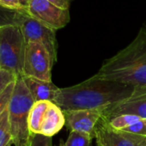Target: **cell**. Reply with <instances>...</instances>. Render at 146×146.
I'll use <instances>...</instances> for the list:
<instances>
[{
    "label": "cell",
    "mask_w": 146,
    "mask_h": 146,
    "mask_svg": "<svg viewBox=\"0 0 146 146\" xmlns=\"http://www.w3.org/2000/svg\"><path fill=\"white\" fill-rule=\"evenodd\" d=\"M135 87L97 78L96 75L71 87L58 89L53 103L62 111L105 108L130 97Z\"/></svg>",
    "instance_id": "cell-1"
},
{
    "label": "cell",
    "mask_w": 146,
    "mask_h": 146,
    "mask_svg": "<svg viewBox=\"0 0 146 146\" xmlns=\"http://www.w3.org/2000/svg\"><path fill=\"white\" fill-rule=\"evenodd\" d=\"M96 76L135 88L146 87V24L127 46L104 61Z\"/></svg>",
    "instance_id": "cell-2"
},
{
    "label": "cell",
    "mask_w": 146,
    "mask_h": 146,
    "mask_svg": "<svg viewBox=\"0 0 146 146\" xmlns=\"http://www.w3.org/2000/svg\"><path fill=\"white\" fill-rule=\"evenodd\" d=\"M35 102L23 77L18 76L8 106L10 131L14 146H30L33 134L29 127V116Z\"/></svg>",
    "instance_id": "cell-3"
},
{
    "label": "cell",
    "mask_w": 146,
    "mask_h": 146,
    "mask_svg": "<svg viewBox=\"0 0 146 146\" xmlns=\"http://www.w3.org/2000/svg\"><path fill=\"white\" fill-rule=\"evenodd\" d=\"M27 43L18 25L0 29V69L23 76Z\"/></svg>",
    "instance_id": "cell-4"
},
{
    "label": "cell",
    "mask_w": 146,
    "mask_h": 146,
    "mask_svg": "<svg viewBox=\"0 0 146 146\" xmlns=\"http://www.w3.org/2000/svg\"><path fill=\"white\" fill-rule=\"evenodd\" d=\"M54 64L46 48L37 42L26 46L23 76L52 82V68Z\"/></svg>",
    "instance_id": "cell-5"
},
{
    "label": "cell",
    "mask_w": 146,
    "mask_h": 146,
    "mask_svg": "<svg viewBox=\"0 0 146 146\" xmlns=\"http://www.w3.org/2000/svg\"><path fill=\"white\" fill-rule=\"evenodd\" d=\"M27 11L30 17L56 31L64 28L70 20L69 10L60 8L48 0H31Z\"/></svg>",
    "instance_id": "cell-6"
},
{
    "label": "cell",
    "mask_w": 146,
    "mask_h": 146,
    "mask_svg": "<svg viewBox=\"0 0 146 146\" xmlns=\"http://www.w3.org/2000/svg\"><path fill=\"white\" fill-rule=\"evenodd\" d=\"M20 28L27 44L29 42H37L43 45L50 53L54 63L57 61L56 30L33 18L29 14L24 17Z\"/></svg>",
    "instance_id": "cell-7"
},
{
    "label": "cell",
    "mask_w": 146,
    "mask_h": 146,
    "mask_svg": "<svg viewBox=\"0 0 146 146\" xmlns=\"http://www.w3.org/2000/svg\"><path fill=\"white\" fill-rule=\"evenodd\" d=\"M124 114L146 119V87L136 88L130 97L103 108L101 119L107 120Z\"/></svg>",
    "instance_id": "cell-8"
},
{
    "label": "cell",
    "mask_w": 146,
    "mask_h": 146,
    "mask_svg": "<svg viewBox=\"0 0 146 146\" xmlns=\"http://www.w3.org/2000/svg\"><path fill=\"white\" fill-rule=\"evenodd\" d=\"M102 109L63 111L65 118V125L70 131L87 133L95 138L97 125L102 119Z\"/></svg>",
    "instance_id": "cell-9"
},
{
    "label": "cell",
    "mask_w": 146,
    "mask_h": 146,
    "mask_svg": "<svg viewBox=\"0 0 146 146\" xmlns=\"http://www.w3.org/2000/svg\"><path fill=\"white\" fill-rule=\"evenodd\" d=\"M95 138L98 146H142L146 142V137L113 129L101 121L97 125Z\"/></svg>",
    "instance_id": "cell-10"
},
{
    "label": "cell",
    "mask_w": 146,
    "mask_h": 146,
    "mask_svg": "<svg viewBox=\"0 0 146 146\" xmlns=\"http://www.w3.org/2000/svg\"><path fill=\"white\" fill-rule=\"evenodd\" d=\"M35 102L49 101L53 102L58 88L52 82L40 80L35 78L22 76Z\"/></svg>",
    "instance_id": "cell-11"
},
{
    "label": "cell",
    "mask_w": 146,
    "mask_h": 146,
    "mask_svg": "<svg viewBox=\"0 0 146 146\" xmlns=\"http://www.w3.org/2000/svg\"><path fill=\"white\" fill-rule=\"evenodd\" d=\"M64 125L65 118L64 112L55 103L51 102L44 114L40 134L52 137L57 134Z\"/></svg>",
    "instance_id": "cell-12"
},
{
    "label": "cell",
    "mask_w": 146,
    "mask_h": 146,
    "mask_svg": "<svg viewBox=\"0 0 146 146\" xmlns=\"http://www.w3.org/2000/svg\"><path fill=\"white\" fill-rule=\"evenodd\" d=\"M52 102L40 101L34 103L29 116V127L32 134H40L44 114Z\"/></svg>",
    "instance_id": "cell-13"
},
{
    "label": "cell",
    "mask_w": 146,
    "mask_h": 146,
    "mask_svg": "<svg viewBox=\"0 0 146 146\" xmlns=\"http://www.w3.org/2000/svg\"><path fill=\"white\" fill-rule=\"evenodd\" d=\"M29 12L26 10H14L0 5V29L10 26H20L23 19Z\"/></svg>",
    "instance_id": "cell-14"
},
{
    "label": "cell",
    "mask_w": 146,
    "mask_h": 146,
    "mask_svg": "<svg viewBox=\"0 0 146 146\" xmlns=\"http://www.w3.org/2000/svg\"><path fill=\"white\" fill-rule=\"evenodd\" d=\"M93 137L84 132L70 131L64 146H90Z\"/></svg>",
    "instance_id": "cell-15"
},
{
    "label": "cell",
    "mask_w": 146,
    "mask_h": 146,
    "mask_svg": "<svg viewBox=\"0 0 146 146\" xmlns=\"http://www.w3.org/2000/svg\"><path fill=\"white\" fill-rule=\"evenodd\" d=\"M12 142L8 119V108L0 116V146H6Z\"/></svg>",
    "instance_id": "cell-16"
},
{
    "label": "cell",
    "mask_w": 146,
    "mask_h": 146,
    "mask_svg": "<svg viewBox=\"0 0 146 146\" xmlns=\"http://www.w3.org/2000/svg\"><path fill=\"white\" fill-rule=\"evenodd\" d=\"M121 131L137 136L146 137V119L140 118Z\"/></svg>",
    "instance_id": "cell-17"
},
{
    "label": "cell",
    "mask_w": 146,
    "mask_h": 146,
    "mask_svg": "<svg viewBox=\"0 0 146 146\" xmlns=\"http://www.w3.org/2000/svg\"><path fill=\"white\" fill-rule=\"evenodd\" d=\"M16 81L10 84L8 87L3 91V93L0 95V116L3 114V113L8 108L10 101L11 99L14 88H15Z\"/></svg>",
    "instance_id": "cell-18"
},
{
    "label": "cell",
    "mask_w": 146,
    "mask_h": 146,
    "mask_svg": "<svg viewBox=\"0 0 146 146\" xmlns=\"http://www.w3.org/2000/svg\"><path fill=\"white\" fill-rule=\"evenodd\" d=\"M17 76L14 73L0 69V95L8 87V85L17 80Z\"/></svg>",
    "instance_id": "cell-19"
},
{
    "label": "cell",
    "mask_w": 146,
    "mask_h": 146,
    "mask_svg": "<svg viewBox=\"0 0 146 146\" xmlns=\"http://www.w3.org/2000/svg\"><path fill=\"white\" fill-rule=\"evenodd\" d=\"M30 146H52V137L42 134H33Z\"/></svg>",
    "instance_id": "cell-20"
},
{
    "label": "cell",
    "mask_w": 146,
    "mask_h": 146,
    "mask_svg": "<svg viewBox=\"0 0 146 146\" xmlns=\"http://www.w3.org/2000/svg\"><path fill=\"white\" fill-rule=\"evenodd\" d=\"M0 5L14 10H23L21 6L20 0H0Z\"/></svg>",
    "instance_id": "cell-21"
},
{
    "label": "cell",
    "mask_w": 146,
    "mask_h": 146,
    "mask_svg": "<svg viewBox=\"0 0 146 146\" xmlns=\"http://www.w3.org/2000/svg\"><path fill=\"white\" fill-rule=\"evenodd\" d=\"M48 1H50L51 3H52L53 5H55L60 8L69 10L70 4L72 3L73 0H48Z\"/></svg>",
    "instance_id": "cell-22"
},
{
    "label": "cell",
    "mask_w": 146,
    "mask_h": 146,
    "mask_svg": "<svg viewBox=\"0 0 146 146\" xmlns=\"http://www.w3.org/2000/svg\"><path fill=\"white\" fill-rule=\"evenodd\" d=\"M31 2V0H20V4H21V6L23 10H28V7H29V3Z\"/></svg>",
    "instance_id": "cell-23"
},
{
    "label": "cell",
    "mask_w": 146,
    "mask_h": 146,
    "mask_svg": "<svg viewBox=\"0 0 146 146\" xmlns=\"http://www.w3.org/2000/svg\"><path fill=\"white\" fill-rule=\"evenodd\" d=\"M11 144H13V143L12 142H11V143H9L6 146H11Z\"/></svg>",
    "instance_id": "cell-24"
},
{
    "label": "cell",
    "mask_w": 146,
    "mask_h": 146,
    "mask_svg": "<svg viewBox=\"0 0 146 146\" xmlns=\"http://www.w3.org/2000/svg\"><path fill=\"white\" fill-rule=\"evenodd\" d=\"M142 146H146V142H145V143H143V144Z\"/></svg>",
    "instance_id": "cell-25"
},
{
    "label": "cell",
    "mask_w": 146,
    "mask_h": 146,
    "mask_svg": "<svg viewBox=\"0 0 146 146\" xmlns=\"http://www.w3.org/2000/svg\"><path fill=\"white\" fill-rule=\"evenodd\" d=\"M60 146H64V145H63V143H61V144H60Z\"/></svg>",
    "instance_id": "cell-26"
}]
</instances>
